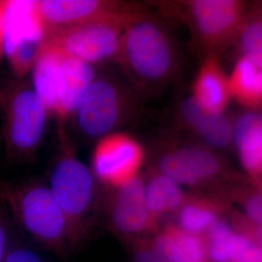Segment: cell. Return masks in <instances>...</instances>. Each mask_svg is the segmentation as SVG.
<instances>
[{
	"label": "cell",
	"instance_id": "cb8c5ba5",
	"mask_svg": "<svg viewBox=\"0 0 262 262\" xmlns=\"http://www.w3.org/2000/svg\"><path fill=\"white\" fill-rule=\"evenodd\" d=\"M229 262H261V248L242 234H232L228 247Z\"/></svg>",
	"mask_w": 262,
	"mask_h": 262
},
{
	"label": "cell",
	"instance_id": "5b68a950",
	"mask_svg": "<svg viewBox=\"0 0 262 262\" xmlns=\"http://www.w3.org/2000/svg\"><path fill=\"white\" fill-rule=\"evenodd\" d=\"M24 79L0 89L2 133L7 158L16 163H31L46 137L50 115L46 104Z\"/></svg>",
	"mask_w": 262,
	"mask_h": 262
},
{
	"label": "cell",
	"instance_id": "d4e9b609",
	"mask_svg": "<svg viewBox=\"0 0 262 262\" xmlns=\"http://www.w3.org/2000/svg\"><path fill=\"white\" fill-rule=\"evenodd\" d=\"M4 262H48L37 248L23 238L15 228Z\"/></svg>",
	"mask_w": 262,
	"mask_h": 262
},
{
	"label": "cell",
	"instance_id": "6da1fadb",
	"mask_svg": "<svg viewBox=\"0 0 262 262\" xmlns=\"http://www.w3.org/2000/svg\"><path fill=\"white\" fill-rule=\"evenodd\" d=\"M0 201L29 244L67 259L74 253L70 227L46 182L0 183Z\"/></svg>",
	"mask_w": 262,
	"mask_h": 262
},
{
	"label": "cell",
	"instance_id": "83f0119b",
	"mask_svg": "<svg viewBox=\"0 0 262 262\" xmlns=\"http://www.w3.org/2000/svg\"><path fill=\"white\" fill-rule=\"evenodd\" d=\"M246 213L248 218L255 223L261 224L262 222V200L260 195L253 196L246 203Z\"/></svg>",
	"mask_w": 262,
	"mask_h": 262
},
{
	"label": "cell",
	"instance_id": "9c48e42d",
	"mask_svg": "<svg viewBox=\"0 0 262 262\" xmlns=\"http://www.w3.org/2000/svg\"><path fill=\"white\" fill-rule=\"evenodd\" d=\"M144 160V149L134 138L125 133H113L98 140L91 170L98 180L117 187L138 177Z\"/></svg>",
	"mask_w": 262,
	"mask_h": 262
},
{
	"label": "cell",
	"instance_id": "e0dca14e",
	"mask_svg": "<svg viewBox=\"0 0 262 262\" xmlns=\"http://www.w3.org/2000/svg\"><path fill=\"white\" fill-rule=\"evenodd\" d=\"M64 54V51L48 42L30 72L33 89L46 104L50 115L53 117L58 103L60 69Z\"/></svg>",
	"mask_w": 262,
	"mask_h": 262
},
{
	"label": "cell",
	"instance_id": "3957f363",
	"mask_svg": "<svg viewBox=\"0 0 262 262\" xmlns=\"http://www.w3.org/2000/svg\"><path fill=\"white\" fill-rule=\"evenodd\" d=\"M58 152L48 184L64 214L74 252L82 247L91 232L97 206L96 179L77 156L64 125L57 129Z\"/></svg>",
	"mask_w": 262,
	"mask_h": 262
},
{
	"label": "cell",
	"instance_id": "8992f818",
	"mask_svg": "<svg viewBox=\"0 0 262 262\" xmlns=\"http://www.w3.org/2000/svg\"><path fill=\"white\" fill-rule=\"evenodd\" d=\"M136 91L123 73L97 70L72 118L77 130L84 138L98 140L117 132L135 114Z\"/></svg>",
	"mask_w": 262,
	"mask_h": 262
},
{
	"label": "cell",
	"instance_id": "f1b7e54d",
	"mask_svg": "<svg viewBox=\"0 0 262 262\" xmlns=\"http://www.w3.org/2000/svg\"><path fill=\"white\" fill-rule=\"evenodd\" d=\"M5 7L6 1L0 0V60L4 55Z\"/></svg>",
	"mask_w": 262,
	"mask_h": 262
},
{
	"label": "cell",
	"instance_id": "5bb4252c",
	"mask_svg": "<svg viewBox=\"0 0 262 262\" xmlns=\"http://www.w3.org/2000/svg\"><path fill=\"white\" fill-rule=\"evenodd\" d=\"M179 120L204 141L207 145L223 149L232 142V120L226 113H208L200 107L190 96L179 101Z\"/></svg>",
	"mask_w": 262,
	"mask_h": 262
},
{
	"label": "cell",
	"instance_id": "7c38bea8",
	"mask_svg": "<svg viewBox=\"0 0 262 262\" xmlns=\"http://www.w3.org/2000/svg\"><path fill=\"white\" fill-rule=\"evenodd\" d=\"M97 69L65 53L60 69L58 103L54 117L57 124L65 125L73 118L96 75Z\"/></svg>",
	"mask_w": 262,
	"mask_h": 262
},
{
	"label": "cell",
	"instance_id": "d6986e66",
	"mask_svg": "<svg viewBox=\"0 0 262 262\" xmlns=\"http://www.w3.org/2000/svg\"><path fill=\"white\" fill-rule=\"evenodd\" d=\"M155 251L170 262H206V250L202 239L184 231L172 230L156 239Z\"/></svg>",
	"mask_w": 262,
	"mask_h": 262
},
{
	"label": "cell",
	"instance_id": "603a6c76",
	"mask_svg": "<svg viewBox=\"0 0 262 262\" xmlns=\"http://www.w3.org/2000/svg\"><path fill=\"white\" fill-rule=\"evenodd\" d=\"M209 233V255L215 262H229V241L234 232L230 226L217 220L208 229Z\"/></svg>",
	"mask_w": 262,
	"mask_h": 262
},
{
	"label": "cell",
	"instance_id": "7a4b0ae2",
	"mask_svg": "<svg viewBox=\"0 0 262 262\" xmlns=\"http://www.w3.org/2000/svg\"><path fill=\"white\" fill-rule=\"evenodd\" d=\"M115 63L136 90L152 91L177 75L178 48L166 26L146 9L127 24Z\"/></svg>",
	"mask_w": 262,
	"mask_h": 262
},
{
	"label": "cell",
	"instance_id": "8fae6325",
	"mask_svg": "<svg viewBox=\"0 0 262 262\" xmlns=\"http://www.w3.org/2000/svg\"><path fill=\"white\" fill-rule=\"evenodd\" d=\"M158 166L162 174L179 184L192 185L218 173L220 161L211 150L200 146H184L166 151Z\"/></svg>",
	"mask_w": 262,
	"mask_h": 262
},
{
	"label": "cell",
	"instance_id": "ba28073f",
	"mask_svg": "<svg viewBox=\"0 0 262 262\" xmlns=\"http://www.w3.org/2000/svg\"><path fill=\"white\" fill-rule=\"evenodd\" d=\"M48 37L37 0L6 1L4 55L16 79L26 78L31 72Z\"/></svg>",
	"mask_w": 262,
	"mask_h": 262
},
{
	"label": "cell",
	"instance_id": "52a82bcc",
	"mask_svg": "<svg viewBox=\"0 0 262 262\" xmlns=\"http://www.w3.org/2000/svg\"><path fill=\"white\" fill-rule=\"evenodd\" d=\"M146 9L144 5L134 11L48 31V42L95 67L115 62L127 24Z\"/></svg>",
	"mask_w": 262,
	"mask_h": 262
},
{
	"label": "cell",
	"instance_id": "9a60e30c",
	"mask_svg": "<svg viewBox=\"0 0 262 262\" xmlns=\"http://www.w3.org/2000/svg\"><path fill=\"white\" fill-rule=\"evenodd\" d=\"M191 97L208 113L227 112L231 98L228 75L221 64L220 57L204 58L193 83Z\"/></svg>",
	"mask_w": 262,
	"mask_h": 262
},
{
	"label": "cell",
	"instance_id": "4316f807",
	"mask_svg": "<svg viewBox=\"0 0 262 262\" xmlns=\"http://www.w3.org/2000/svg\"><path fill=\"white\" fill-rule=\"evenodd\" d=\"M132 262H170L155 250L137 248L132 254Z\"/></svg>",
	"mask_w": 262,
	"mask_h": 262
},
{
	"label": "cell",
	"instance_id": "ac0fdd59",
	"mask_svg": "<svg viewBox=\"0 0 262 262\" xmlns=\"http://www.w3.org/2000/svg\"><path fill=\"white\" fill-rule=\"evenodd\" d=\"M231 98L246 110L258 111L262 104V65L239 57L228 76Z\"/></svg>",
	"mask_w": 262,
	"mask_h": 262
},
{
	"label": "cell",
	"instance_id": "ffe728a7",
	"mask_svg": "<svg viewBox=\"0 0 262 262\" xmlns=\"http://www.w3.org/2000/svg\"><path fill=\"white\" fill-rule=\"evenodd\" d=\"M250 3L234 46L239 57H246L262 65V6Z\"/></svg>",
	"mask_w": 262,
	"mask_h": 262
},
{
	"label": "cell",
	"instance_id": "44dd1931",
	"mask_svg": "<svg viewBox=\"0 0 262 262\" xmlns=\"http://www.w3.org/2000/svg\"><path fill=\"white\" fill-rule=\"evenodd\" d=\"M183 196L180 184L163 174L144 184V198L151 215L175 211L182 205Z\"/></svg>",
	"mask_w": 262,
	"mask_h": 262
},
{
	"label": "cell",
	"instance_id": "30bf717a",
	"mask_svg": "<svg viewBox=\"0 0 262 262\" xmlns=\"http://www.w3.org/2000/svg\"><path fill=\"white\" fill-rule=\"evenodd\" d=\"M37 5L48 31L134 11L144 6L115 0H37Z\"/></svg>",
	"mask_w": 262,
	"mask_h": 262
},
{
	"label": "cell",
	"instance_id": "7402d4cb",
	"mask_svg": "<svg viewBox=\"0 0 262 262\" xmlns=\"http://www.w3.org/2000/svg\"><path fill=\"white\" fill-rule=\"evenodd\" d=\"M179 223L184 232L198 234L208 230L217 221L214 212L195 204L183 207L179 216Z\"/></svg>",
	"mask_w": 262,
	"mask_h": 262
},
{
	"label": "cell",
	"instance_id": "277c9868",
	"mask_svg": "<svg viewBox=\"0 0 262 262\" xmlns=\"http://www.w3.org/2000/svg\"><path fill=\"white\" fill-rule=\"evenodd\" d=\"M165 18L185 24L203 58L220 57L234 46L250 3L243 0L159 1L152 4Z\"/></svg>",
	"mask_w": 262,
	"mask_h": 262
},
{
	"label": "cell",
	"instance_id": "2e32d148",
	"mask_svg": "<svg viewBox=\"0 0 262 262\" xmlns=\"http://www.w3.org/2000/svg\"><path fill=\"white\" fill-rule=\"evenodd\" d=\"M233 142L243 166L248 173L257 175L262 168V115L246 110L232 120Z\"/></svg>",
	"mask_w": 262,
	"mask_h": 262
},
{
	"label": "cell",
	"instance_id": "4fadbf2b",
	"mask_svg": "<svg viewBox=\"0 0 262 262\" xmlns=\"http://www.w3.org/2000/svg\"><path fill=\"white\" fill-rule=\"evenodd\" d=\"M115 188L110 208L112 226L122 235L139 233L147 227L151 215L146 205L144 182L136 177Z\"/></svg>",
	"mask_w": 262,
	"mask_h": 262
},
{
	"label": "cell",
	"instance_id": "484cf974",
	"mask_svg": "<svg viewBox=\"0 0 262 262\" xmlns=\"http://www.w3.org/2000/svg\"><path fill=\"white\" fill-rule=\"evenodd\" d=\"M14 230L9 213L0 201V262H4Z\"/></svg>",
	"mask_w": 262,
	"mask_h": 262
}]
</instances>
